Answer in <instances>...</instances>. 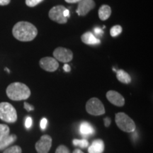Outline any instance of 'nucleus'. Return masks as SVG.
<instances>
[{"label":"nucleus","instance_id":"nucleus-1","mask_svg":"<svg viewBox=\"0 0 153 153\" xmlns=\"http://www.w3.org/2000/svg\"><path fill=\"white\" fill-rule=\"evenodd\" d=\"M14 38L23 42L31 41L37 36L38 30L34 25L27 22H19L14 25L12 29Z\"/></svg>","mask_w":153,"mask_h":153},{"label":"nucleus","instance_id":"nucleus-2","mask_svg":"<svg viewBox=\"0 0 153 153\" xmlns=\"http://www.w3.org/2000/svg\"><path fill=\"white\" fill-rule=\"evenodd\" d=\"M7 97L13 101L26 100L30 96V90L27 86L21 82L11 83L7 88Z\"/></svg>","mask_w":153,"mask_h":153},{"label":"nucleus","instance_id":"nucleus-3","mask_svg":"<svg viewBox=\"0 0 153 153\" xmlns=\"http://www.w3.org/2000/svg\"><path fill=\"white\" fill-rule=\"evenodd\" d=\"M115 120L118 127L121 131L126 133H132L135 131L136 128V126L133 120L125 113L119 112L116 114L115 116Z\"/></svg>","mask_w":153,"mask_h":153},{"label":"nucleus","instance_id":"nucleus-4","mask_svg":"<svg viewBox=\"0 0 153 153\" xmlns=\"http://www.w3.org/2000/svg\"><path fill=\"white\" fill-rule=\"evenodd\" d=\"M0 119L9 123L16 121V111L11 104L8 102L0 103Z\"/></svg>","mask_w":153,"mask_h":153},{"label":"nucleus","instance_id":"nucleus-5","mask_svg":"<svg viewBox=\"0 0 153 153\" xmlns=\"http://www.w3.org/2000/svg\"><path fill=\"white\" fill-rule=\"evenodd\" d=\"M86 111L88 114L93 116H101L105 114V108L102 102L99 99L91 98L86 104Z\"/></svg>","mask_w":153,"mask_h":153},{"label":"nucleus","instance_id":"nucleus-6","mask_svg":"<svg viewBox=\"0 0 153 153\" xmlns=\"http://www.w3.org/2000/svg\"><path fill=\"white\" fill-rule=\"evenodd\" d=\"M66 8L62 5H57L53 7L48 13L49 18L53 22H55L60 24H66L68 19L64 16V11Z\"/></svg>","mask_w":153,"mask_h":153},{"label":"nucleus","instance_id":"nucleus-7","mask_svg":"<svg viewBox=\"0 0 153 153\" xmlns=\"http://www.w3.org/2000/svg\"><path fill=\"white\" fill-rule=\"evenodd\" d=\"M53 56L55 60L61 62L67 63L70 62L73 58V53L70 50L59 47L53 51Z\"/></svg>","mask_w":153,"mask_h":153},{"label":"nucleus","instance_id":"nucleus-8","mask_svg":"<svg viewBox=\"0 0 153 153\" xmlns=\"http://www.w3.org/2000/svg\"><path fill=\"white\" fill-rule=\"evenodd\" d=\"M52 146V137L48 135H43L36 143V150L38 153H48Z\"/></svg>","mask_w":153,"mask_h":153},{"label":"nucleus","instance_id":"nucleus-9","mask_svg":"<svg viewBox=\"0 0 153 153\" xmlns=\"http://www.w3.org/2000/svg\"><path fill=\"white\" fill-rule=\"evenodd\" d=\"M40 66L43 70L47 72H55L59 68V63L54 57H45L40 60Z\"/></svg>","mask_w":153,"mask_h":153},{"label":"nucleus","instance_id":"nucleus-10","mask_svg":"<svg viewBox=\"0 0 153 153\" xmlns=\"http://www.w3.org/2000/svg\"><path fill=\"white\" fill-rule=\"evenodd\" d=\"M94 7L95 2L94 0H81L78 2L76 13L79 16H85Z\"/></svg>","mask_w":153,"mask_h":153},{"label":"nucleus","instance_id":"nucleus-11","mask_svg":"<svg viewBox=\"0 0 153 153\" xmlns=\"http://www.w3.org/2000/svg\"><path fill=\"white\" fill-rule=\"evenodd\" d=\"M106 98L109 102L115 106H123L125 104V99L123 97L116 91H108L106 93Z\"/></svg>","mask_w":153,"mask_h":153},{"label":"nucleus","instance_id":"nucleus-12","mask_svg":"<svg viewBox=\"0 0 153 153\" xmlns=\"http://www.w3.org/2000/svg\"><path fill=\"white\" fill-rule=\"evenodd\" d=\"M104 143L102 140L97 139L93 141L88 148L89 153H103L104 151Z\"/></svg>","mask_w":153,"mask_h":153},{"label":"nucleus","instance_id":"nucleus-13","mask_svg":"<svg viewBox=\"0 0 153 153\" xmlns=\"http://www.w3.org/2000/svg\"><path fill=\"white\" fill-rule=\"evenodd\" d=\"M81 40L84 43L87 45H99L101 43V41L95 35L91 32H86L81 36Z\"/></svg>","mask_w":153,"mask_h":153},{"label":"nucleus","instance_id":"nucleus-14","mask_svg":"<svg viewBox=\"0 0 153 153\" xmlns=\"http://www.w3.org/2000/svg\"><path fill=\"white\" fill-rule=\"evenodd\" d=\"M79 132L85 137H89L94 133V128L90 123L84 121L79 126Z\"/></svg>","mask_w":153,"mask_h":153},{"label":"nucleus","instance_id":"nucleus-15","mask_svg":"<svg viewBox=\"0 0 153 153\" xmlns=\"http://www.w3.org/2000/svg\"><path fill=\"white\" fill-rule=\"evenodd\" d=\"M99 17L101 20L106 21L111 16V9L108 5L103 4L99 8Z\"/></svg>","mask_w":153,"mask_h":153},{"label":"nucleus","instance_id":"nucleus-16","mask_svg":"<svg viewBox=\"0 0 153 153\" xmlns=\"http://www.w3.org/2000/svg\"><path fill=\"white\" fill-rule=\"evenodd\" d=\"M116 77H117L118 80L123 84H128L131 83V77L130 74L124 71L123 70H116Z\"/></svg>","mask_w":153,"mask_h":153},{"label":"nucleus","instance_id":"nucleus-17","mask_svg":"<svg viewBox=\"0 0 153 153\" xmlns=\"http://www.w3.org/2000/svg\"><path fill=\"white\" fill-rule=\"evenodd\" d=\"M16 140V135L14 134L12 135H9L7 137H6L5 138H4L0 141V150H3L8 148L9 145L14 143Z\"/></svg>","mask_w":153,"mask_h":153},{"label":"nucleus","instance_id":"nucleus-18","mask_svg":"<svg viewBox=\"0 0 153 153\" xmlns=\"http://www.w3.org/2000/svg\"><path fill=\"white\" fill-rule=\"evenodd\" d=\"M9 132H10V129L8 126L5 124H0V141L8 136Z\"/></svg>","mask_w":153,"mask_h":153},{"label":"nucleus","instance_id":"nucleus-19","mask_svg":"<svg viewBox=\"0 0 153 153\" xmlns=\"http://www.w3.org/2000/svg\"><path fill=\"white\" fill-rule=\"evenodd\" d=\"M72 143L74 146L79 147L81 148H86L89 146V142L86 139H74Z\"/></svg>","mask_w":153,"mask_h":153},{"label":"nucleus","instance_id":"nucleus-20","mask_svg":"<svg viewBox=\"0 0 153 153\" xmlns=\"http://www.w3.org/2000/svg\"><path fill=\"white\" fill-rule=\"evenodd\" d=\"M123 31V28L119 25H116V26H114L113 27L111 28L110 30V34L112 37H116L118 35H120V33Z\"/></svg>","mask_w":153,"mask_h":153},{"label":"nucleus","instance_id":"nucleus-21","mask_svg":"<svg viewBox=\"0 0 153 153\" xmlns=\"http://www.w3.org/2000/svg\"><path fill=\"white\" fill-rule=\"evenodd\" d=\"M22 148L17 145L10 147V148H6V150L4 151L3 153H22Z\"/></svg>","mask_w":153,"mask_h":153},{"label":"nucleus","instance_id":"nucleus-22","mask_svg":"<svg viewBox=\"0 0 153 153\" xmlns=\"http://www.w3.org/2000/svg\"><path fill=\"white\" fill-rule=\"evenodd\" d=\"M43 0H26V4L29 7H33L41 3Z\"/></svg>","mask_w":153,"mask_h":153},{"label":"nucleus","instance_id":"nucleus-23","mask_svg":"<svg viewBox=\"0 0 153 153\" xmlns=\"http://www.w3.org/2000/svg\"><path fill=\"white\" fill-rule=\"evenodd\" d=\"M55 153H70L69 149L65 145H60L55 150Z\"/></svg>","mask_w":153,"mask_h":153},{"label":"nucleus","instance_id":"nucleus-24","mask_svg":"<svg viewBox=\"0 0 153 153\" xmlns=\"http://www.w3.org/2000/svg\"><path fill=\"white\" fill-rule=\"evenodd\" d=\"M32 123H33V120H32L31 117H30V116L26 117V120H25V126H26V128L29 129L32 126Z\"/></svg>","mask_w":153,"mask_h":153},{"label":"nucleus","instance_id":"nucleus-25","mask_svg":"<svg viewBox=\"0 0 153 153\" xmlns=\"http://www.w3.org/2000/svg\"><path fill=\"white\" fill-rule=\"evenodd\" d=\"M94 33L95 35L97 36H102L103 34H104V31H103V30L101 29V28L96 27L94 28Z\"/></svg>","mask_w":153,"mask_h":153},{"label":"nucleus","instance_id":"nucleus-26","mask_svg":"<svg viewBox=\"0 0 153 153\" xmlns=\"http://www.w3.org/2000/svg\"><path fill=\"white\" fill-rule=\"evenodd\" d=\"M48 124V120L45 118H43L41 120V123H40V126H41V128L42 130H45L47 127Z\"/></svg>","mask_w":153,"mask_h":153},{"label":"nucleus","instance_id":"nucleus-27","mask_svg":"<svg viewBox=\"0 0 153 153\" xmlns=\"http://www.w3.org/2000/svg\"><path fill=\"white\" fill-rule=\"evenodd\" d=\"M24 105L25 109L27 111H30L34 110V107L32 106V105L28 104V103H27V102H24Z\"/></svg>","mask_w":153,"mask_h":153},{"label":"nucleus","instance_id":"nucleus-28","mask_svg":"<svg viewBox=\"0 0 153 153\" xmlns=\"http://www.w3.org/2000/svg\"><path fill=\"white\" fill-rule=\"evenodd\" d=\"M104 126H106V127H108L111 125V120L108 117H106L104 119Z\"/></svg>","mask_w":153,"mask_h":153},{"label":"nucleus","instance_id":"nucleus-29","mask_svg":"<svg viewBox=\"0 0 153 153\" xmlns=\"http://www.w3.org/2000/svg\"><path fill=\"white\" fill-rule=\"evenodd\" d=\"M63 69H64V70L66 72H70L71 71V68H70V66L68 64H67V63H65V64L64 65V66H63Z\"/></svg>","mask_w":153,"mask_h":153},{"label":"nucleus","instance_id":"nucleus-30","mask_svg":"<svg viewBox=\"0 0 153 153\" xmlns=\"http://www.w3.org/2000/svg\"><path fill=\"white\" fill-rule=\"evenodd\" d=\"M10 1L11 0H0V6L8 5Z\"/></svg>","mask_w":153,"mask_h":153},{"label":"nucleus","instance_id":"nucleus-31","mask_svg":"<svg viewBox=\"0 0 153 153\" xmlns=\"http://www.w3.org/2000/svg\"><path fill=\"white\" fill-rule=\"evenodd\" d=\"M66 2L70 3V4H73V3H78L81 0H65Z\"/></svg>","mask_w":153,"mask_h":153},{"label":"nucleus","instance_id":"nucleus-32","mask_svg":"<svg viewBox=\"0 0 153 153\" xmlns=\"http://www.w3.org/2000/svg\"><path fill=\"white\" fill-rule=\"evenodd\" d=\"M64 16L66 17V18H68V17L70 16V11L68 10V9H65V10L64 11Z\"/></svg>","mask_w":153,"mask_h":153},{"label":"nucleus","instance_id":"nucleus-33","mask_svg":"<svg viewBox=\"0 0 153 153\" xmlns=\"http://www.w3.org/2000/svg\"><path fill=\"white\" fill-rule=\"evenodd\" d=\"M72 153H84L81 150H79V149H76V150H74L73 151V152Z\"/></svg>","mask_w":153,"mask_h":153},{"label":"nucleus","instance_id":"nucleus-34","mask_svg":"<svg viewBox=\"0 0 153 153\" xmlns=\"http://www.w3.org/2000/svg\"><path fill=\"white\" fill-rule=\"evenodd\" d=\"M5 70H6V71H7V72H8L9 73V72H10V71H9V69H7V68H5Z\"/></svg>","mask_w":153,"mask_h":153}]
</instances>
